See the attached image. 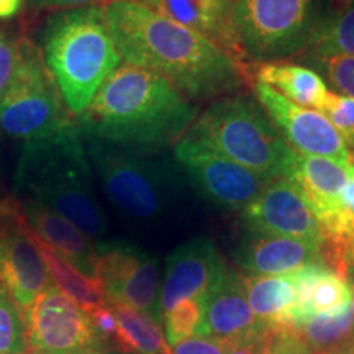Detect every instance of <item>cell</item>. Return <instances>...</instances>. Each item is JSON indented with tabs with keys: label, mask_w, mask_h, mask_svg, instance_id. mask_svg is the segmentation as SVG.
Here are the masks:
<instances>
[{
	"label": "cell",
	"mask_w": 354,
	"mask_h": 354,
	"mask_svg": "<svg viewBox=\"0 0 354 354\" xmlns=\"http://www.w3.org/2000/svg\"><path fill=\"white\" fill-rule=\"evenodd\" d=\"M77 127L26 141L21 149L13 192L33 201L73 223L88 240L107 233V216L92 185V171Z\"/></svg>",
	"instance_id": "obj_3"
},
{
	"label": "cell",
	"mask_w": 354,
	"mask_h": 354,
	"mask_svg": "<svg viewBox=\"0 0 354 354\" xmlns=\"http://www.w3.org/2000/svg\"><path fill=\"white\" fill-rule=\"evenodd\" d=\"M28 348V328L24 317L0 284V354H25Z\"/></svg>",
	"instance_id": "obj_28"
},
{
	"label": "cell",
	"mask_w": 354,
	"mask_h": 354,
	"mask_svg": "<svg viewBox=\"0 0 354 354\" xmlns=\"http://www.w3.org/2000/svg\"><path fill=\"white\" fill-rule=\"evenodd\" d=\"M95 281L109 304H122L159 320V264L138 246L107 241L95 246Z\"/></svg>",
	"instance_id": "obj_11"
},
{
	"label": "cell",
	"mask_w": 354,
	"mask_h": 354,
	"mask_svg": "<svg viewBox=\"0 0 354 354\" xmlns=\"http://www.w3.org/2000/svg\"><path fill=\"white\" fill-rule=\"evenodd\" d=\"M76 125L55 79L32 38L19 37V61L0 104V131L12 140L33 141Z\"/></svg>",
	"instance_id": "obj_7"
},
{
	"label": "cell",
	"mask_w": 354,
	"mask_h": 354,
	"mask_svg": "<svg viewBox=\"0 0 354 354\" xmlns=\"http://www.w3.org/2000/svg\"><path fill=\"white\" fill-rule=\"evenodd\" d=\"M205 326L207 336L227 344L259 338L269 330L250 308L240 274L230 268L207 299Z\"/></svg>",
	"instance_id": "obj_16"
},
{
	"label": "cell",
	"mask_w": 354,
	"mask_h": 354,
	"mask_svg": "<svg viewBox=\"0 0 354 354\" xmlns=\"http://www.w3.org/2000/svg\"><path fill=\"white\" fill-rule=\"evenodd\" d=\"M109 0H28L30 7L44 10V8H53V10H73V8L95 7L104 6Z\"/></svg>",
	"instance_id": "obj_34"
},
{
	"label": "cell",
	"mask_w": 354,
	"mask_h": 354,
	"mask_svg": "<svg viewBox=\"0 0 354 354\" xmlns=\"http://www.w3.org/2000/svg\"><path fill=\"white\" fill-rule=\"evenodd\" d=\"M110 305L117 317V330L110 343L118 351L125 354H171L159 328V322L127 305Z\"/></svg>",
	"instance_id": "obj_25"
},
{
	"label": "cell",
	"mask_w": 354,
	"mask_h": 354,
	"mask_svg": "<svg viewBox=\"0 0 354 354\" xmlns=\"http://www.w3.org/2000/svg\"><path fill=\"white\" fill-rule=\"evenodd\" d=\"M196 117V105L165 76L122 63L74 120L86 138L159 153L183 138Z\"/></svg>",
	"instance_id": "obj_2"
},
{
	"label": "cell",
	"mask_w": 354,
	"mask_h": 354,
	"mask_svg": "<svg viewBox=\"0 0 354 354\" xmlns=\"http://www.w3.org/2000/svg\"><path fill=\"white\" fill-rule=\"evenodd\" d=\"M248 76L254 74V79L276 88L279 94L304 109L320 112L325 107L330 92L322 76L307 66L287 63H263L254 69L246 66Z\"/></svg>",
	"instance_id": "obj_21"
},
{
	"label": "cell",
	"mask_w": 354,
	"mask_h": 354,
	"mask_svg": "<svg viewBox=\"0 0 354 354\" xmlns=\"http://www.w3.org/2000/svg\"><path fill=\"white\" fill-rule=\"evenodd\" d=\"M174 158L194 189L216 209L243 210L272 180L185 135L174 145Z\"/></svg>",
	"instance_id": "obj_9"
},
{
	"label": "cell",
	"mask_w": 354,
	"mask_h": 354,
	"mask_svg": "<svg viewBox=\"0 0 354 354\" xmlns=\"http://www.w3.org/2000/svg\"><path fill=\"white\" fill-rule=\"evenodd\" d=\"M339 205L346 214L354 216V174L349 177L346 185L339 194Z\"/></svg>",
	"instance_id": "obj_36"
},
{
	"label": "cell",
	"mask_w": 354,
	"mask_h": 354,
	"mask_svg": "<svg viewBox=\"0 0 354 354\" xmlns=\"http://www.w3.org/2000/svg\"><path fill=\"white\" fill-rule=\"evenodd\" d=\"M19 61V37L0 30V104L10 88Z\"/></svg>",
	"instance_id": "obj_31"
},
{
	"label": "cell",
	"mask_w": 354,
	"mask_h": 354,
	"mask_svg": "<svg viewBox=\"0 0 354 354\" xmlns=\"http://www.w3.org/2000/svg\"><path fill=\"white\" fill-rule=\"evenodd\" d=\"M81 354H105V353H100L99 349H91V351H86V353H81Z\"/></svg>",
	"instance_id": "obj_41"
},
{
	"label": "cell",
	"mask_w": 354,
	"mask_h": 354,
	"mask_svg": "<svg viewBox=\"0 0 354 354\" xmlns=\"http://www.w3.org/2000/svg\"><path fill=\"white\" fill-rule=\"evenodd\" d=\"M21 212L39 240L50 245L57 254L69 261L79 272L95 281V246L73 223L51 212L41 203L19 201Z\"/></svg>",
	"instance_id": "obj_20"
},
{
	"label": "cell",
	"mask_w": 354,
	"mask_h": 354,
	"mask_svg": "<svg viewBox=\"0 0 354 354\" xmlns=\"http://www.w3.org/2000/svg\"><path fill=\"white\" fill-rule=\"evenodd\" d=\"M349 286H351V310H353V315H354V279H348Z\"/></svg>",
	"instance_id": "obj_39"
},
{
	"label": "cell",
	"mask_w": 354,
	"mask_h": 354,
	"mask_svg": "<svg viewBox=\"0 0 354 354\" xmlns=\"http://www.w3.org/2000/svg\"><path fill=\"white\" fill-rule=\"evenodd\" d=\"M304 63L317 73H322L331 86L339 92L354 99V56L331 55L322 57H307Z\"/></svg>",
	"instance_id": "obj_29"
},
{
	"label": "cell",
	"mask_w": 354,
	"mask_h": 354,
	"mask_svg": "<svg viewBox=\"0 0 354 354\" xmlns=\"http://www.w3.org/2000/svg\"><path fill=\"white\" fill-rule=\"evenodd\" d=\"M243 212L248 232L323 243L320 228L304 192L287 177H276Z\"/></svg>",
	"instance_id": "obj_14"
},
{
	"label": "cell",
	"mask_w": 354,
	"mask_h": 354,
	"mask_svg": "<svg viewBox=\"0 0 354 354\" xmlns=\"http://www.w3.org/2000/svg\"><path fill=\"white\" fill-rule=\"evenodd\" d=\"M322 113L343 138L349 153V162L354 166V99L330 92Z\"/></svg>",
	"instance_id": "obj_30"
},
{
	"label": "cell",
	"mask_w": 354,
	"mask_h": 354,
	"mask_svg": "<svg viewBox=\"0 0 354 354\" xmlns=\"http://www.w3.org/2000/svg\"><path fill=\"white\" fill-rule=\"evenodd\" d=\"M299 342L300 336L295 328L269 326L259 354H294V349Z\"/></svg>",
	"instance_id": "obj_32"
},
{
	"label": "cell",
	"mask_w": 354,
	"mask_h": 354,
	"mask_svg": "<svg viewBox=\"0 0 354 354\" xmlns=\"http://www.w3.org/2000/svg\"><path fill=\"white\" fill-rule=\"evenodd\" d=\"M315 354H326V353H315Z\"/></svg>",
	"instance_id": "obj_43"
},
{
	"label": "cell",
	"mask_w": 354,
	"mask_h": 354,
	"mask_svg": "<svg viewBox=\"0 0 354 354\" xmlns=\"http://www.w3.org/2000/svg\"><path fill=\"white\" fill-rule=\"evenodd\" d=\"M343 354H354V342L349 344V346L344 349V353Z\"/></svg>",
	"instance_id": "obj_40"
},
{
	"label": "cell",
	"mask_w": 354,
	"mask_h": 354,
	"mask_svg": "<svg viewBox=\"0 0 354 354\" xmlns=\"http://www.w3.org/2000/svg\"><path fill=\"white\" fill-rule=\"evenodd\" d=\"M253 91L259 107L268 112L295 153L349 162L346 145L325 115L300 107L258 79H254Z\"/></svg>",
	"instance_id": "obj_13"
},
{
	"label": "cell",
	"mask_w": 354,
	"mask_h": 354,
	"mask_svg": "<svg viewBox=\"0 0 354 354\" xmlns=\"http://www.w3.org/2000/svg\"><path fill=\"white\" fill-rule=\"evenodd\" d=\"M227 268L209 238H194L176 248L167 256L165 279L159 287V320L183 300L209 299Z\"/></svg>",
	"instance_id": "obj_15"
},
{
	"label": "cell",
	"mask_w": 354,
	"mask_h": 354,
	"mask_svg": "<svg viewBox=\"0 0 354 354\" xmlns=\"http://www.w3.org/2000/svg\"><path fill=\"white\" fill-rule=\"evenodd\" d=\"M25 0H0V20H10L20 12Z\"/></svg>",
	"instance_id": "obj_37"
},
{
	"label": "cell",
	"mask_w": 354,
	"mask_h": 354,
	"mask_svg": "<svg viewBox=\"0 0 354 354\" xmlns=\"http://www.w3.org/2000/svg\"><path fill=\"white\" fill-rule=\"evenodd\" d=\"M87 158L102 187L128 218L149 221L161 216L179 190V171L156 153L136 151L109 141L86 138Z\"/></svg>",
	"instance_id": "obj_6"
},
{
	"label": "cell",
	"mask_w": 354,
	"mask_h": 354,
	"mask_svg": "<svg viewBox=\"0 0 354 354\" xmlns=\"http://www.w3.org/2000/svg\"><path fill=\"white\" fill-rule=\"evenodd\" d=\"M33 354H37V353H33Z\"/></svg>",
	"instance_id": "obj_44"
},
{
	"label": "cell",
	"mask_w": 354,
	"mask_h": 354,
	"mask_svg": "<svg viewBox=\"0 0 354 354\" xmlns=\"http://www.w3.org/2000/svg\"><path fill=\"white\" fill-rule=\"evenodd\" d=\"M30 348L37 354H81L102 339L86 310L53 286L38 295L28 320Z\"/></svg>",
	"instance_id": "obj_12"
},
{
	"label": "cell",
	"mask_w": 354,
	"mask_h": 354,
	"mask_svg": "<svg viewBox=\"0 0 354 354\" xmlns=\"http://www.w3.org/2000/svg\"><path fill=\"white\" fill-rule=\"evenodd\" d=\"M158 15L192 30L245 64L233 30L234 0H135ZM246 66V64H245Z\"/></svg>",
	"instance_id": "obj_18"
},
{
	"label": "cell",
	"mask_w": 354,
	"mask_h": 354,
	"mask_svg": "<svg viewBox=\"0 0 354 354\" xmlns=\"http://www.w3.org/2000/svg\"><path fill=\"white\" fill-rule=\"evenodd\" d=\"M171 354H225L227 343L212 336H196L171 346Z\"/></svg>",
	"instance_id": "obj_33"
},
{
	"label": "cell",
	"mask_w": 354,
	"mask_h": 354,
	"mask_svg": "<svg viewBox=\"0 0 354 354\" xmlns=\"http://www.w3.org/2000/svg\"><path fill=\"white\" fill-rule=\"evenodd\" d=\"M39 50L74 118L122 64L102 6L57 12L44 26Z\"/></svg>",
	"instance_id": "obj_4"
},
{
	"label": "cell",
	"mask_w": 354,
	"mask_h": 354,
	"mask_svg": "<svg viewBox=\"0 0 354 354\" xmlns=\"http://www.w3.org/2000/svg\"><path fill=\"white\" fill-rule=\"evenodd\" d=\"M241 277L243 289L250 308L256 318L269 326H289L290 310L294 305V287L284 276H248Z\"/></svg>",
	"instance_id": "obj_23"
},
{
	"label": "cell",
	"mask_w": 354,
	"mask_h": 354,
	"mask_svg": "<svg viewBox=\"0 0 354 354\" xmlns=\"http://www.w3.org/2000/svg\"><path fill=\"white\" fill-rule=\"evenodd\" d=\"M102 10L122 59L165 76L187 99L236 94L248 79V64L135 0H109Z\"/></svg>",
	"instance_id": "obj_1"
},
{
	"label": "cell",
	"mask_w": 354,
	"mask_h": 354,
	"mask_svg": "<svg viewBox=\"0 0 354 354\" xmlns=\"http://www.w3.org/2000/svg\"><path fill=\"white\" fill-rule=\"evenodd\" d=\"M318 7V0H234L233 30L243 63H277L304 53Z\"/></svg>",
	"instance_id": "obj_8"
},
{
	"label": "cell",
	"mask_w": 354,
	"mask_h": 354,
	"mask_svg": "<svg viewBox=\"0 0 354 354\" xmlns=\"http://www.w3.org/2000/svg\"><path fill=\"white\" fill-rule=\"evenodd\" d=\"M320 248L310 241L248 232L233 256L251 276H284L304 266L323 264Z\"/></svg>",
	"instance_id": "obj_19"
},
{
	"label": "cell",
	"mask_w": 354,
	"mask_h": 354,
	"mask_svg": "<svg viewBox=\"0 0 354 354\" xmlns=\"http://www.w3.org/2000/svg\"><path fill=\"white\" fill-rule=\"evenodd\" d=\"M346 279H354V269H351V271L348 272V277Z\"/></svg>",
	"instance_id": "obj_42"
},
{
	"label": "cell",
	"mask_w": 354,
	"mask_h": 354,
	"mask_svg": "<svg viewBox=\"0 0 354 354\" xmlns=\"http://www.w3.org/2000/svg\"><path fill=\"white\" fill-rule=\"evenodd\" d=\"M294 287L290 328H299L318 315H338L351 308V286L325 264H308L289 272Z\"/></svg>",
	"instance_id": "obj_17"
},
{
	"label": "cell",
	"mask_w": 354,
	"mask_h": 354,
	"mask_svg": "<svg viewBox=\"0 0 354 354\" xmlns=\"http://www.w3.org/2000/svg\"><path fill=\"white\" fill-rule=\"evenodd\" d=\"M33 240L39 254H41L44 266H46L48 276H50L53 286L61 294H64L66 297L73 300L82 310H86L87 313L95 312L97 308L109 304L99 282L79 272L69 261L57 254L50 245L39 240L35 233Z\"/></svg>",
	"instance_id": "obj_24"
},
{
	"label": "cell",
	"mask_w": 354,
	"mask_h": 354,
	"mask_svg": "<svg viewBox=\"0 0 354 354\" xmlns=\"http://www.w3.org/2000/svg\"><path fill=\"white\" fill-rule=\"evenodd\" d=\"M294 354H315V353H313L312 349H310L307 344L302 342V338H300V342L297 343V346H295V349H294Z\"/></svg>",
	"instance_id": "obj_38"
},
{
	"label": "cell",
	"mask_w": 354,
	"mask_h": 354,
	"mask_svg": "<svg viewBox=\"0 0 354 354\" xmlns=\"http://www.w3.org/2000/svg\"><path fill=\"white\" fill-rule=\"evenodd\" d=\"M205 310L207 299L183 300L174 305L161 320L165 322L167 346L196 336H207Z\"/></svg>",
	"instance_id": "obj_27"
},
{
	"label": "cell",
	"mask_w": 354,
	"mask_h": 354,
	"mask_svg": "<svg viewBox=\"0 0 354 354\" xmlns=\"http://www.w3.org/2000/svg\"><path fill=\"white\" fill-rule=\"evenodd\" d=\"M313 353L343 354L354 342V315L348 308L338 315H318L295 328Z\"/></svg>",
	"instance_id": "obj_26"
},
{
	"label": "cell",
	"mask_w": 354,
	"mask_h": 354,
	"mask_svg": "<svg viewBox=\"0 0 354 354\" xmlns=\"http://www.w3.org/2000/svg\"><path fill=\"white\" fill-rule=\"evenodd\" d=\"M0 284L6 287L28 328L38 295L51 284L15 196L0 198Z\"/></svg>",
	"instance_id": "obj_10"
},
{
	"label": "cell",
	"mask_w": 354,
	"mask_h": 354,
	"mask_svg": "<svg viewBox=\"0 0 354 354\" xmlns=\"http://www.w3.org/2000/svg\"><path fill=\"white\" fill-rule=\"evenodd\" d=\"M185 136L272 179L289 176L297 154L263 109L243 94L215 99L194 120Z\"/></svg>",
	"instance_id": "obj_5"
},
{
	"label": "cell",
	"mask_w": 354,
	"mask_h": 354,
	"mask_svg": "<svg viewBox=\"0 0 354 354\" xmlns=\"http://www.w3.org/2000/svg\"><path fill=\"white\" fill-rule=\"evenodd\" d=\"M266 333H268V331H266ZM266 333L263 336H259V338L248 339V342L227 344V351H225V354H259Z\"/></svg>",
	"instance_id": "obj_35"
},
{
	"label": "cell",
	"mask_w": 354,
	"mask_h": 354,
	"mask_svg": "<svg viewBox=\"0 0 354 354\" xmlns=\"http://www.w3.org/2000/svg\"><path fill=\"white\" fill-rule=\"evenodd\" d=\"M331 55L354 56V0H323L300 59Z\"/></svg>",
	"instance_id": "obj_22"
}]
</instances>
